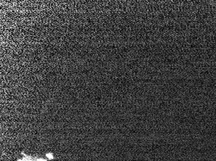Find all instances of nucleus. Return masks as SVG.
Returning a JSON list of instances; mask_svg holds the SVG:
<instances>
[{
    "label": "nucleus",
    "mask_w": 216,
    "mask_h": 161,
    "mask_svg": "<svg viewBox=\"0 0 216 161\" xmlns=\"http://www.w3.org/2000/svg\"><path fill=\"white\" fill-rule=\"evenodd\" d=\"M23 155H24V157H23L22 160L23 161H47V160H45L44 159L42 158H34L31 156H28L26 154H24V153H22Z\"/></svg>",
    "instance_id": "nucleus-1"
},
{
    "label": "nucleus",
    "mask_w": 216,
    "mask_h": 161,
    "mask_svg": "<svg viewBox=\"0 0 216 161\" xmlns=\"http://www.w3.org/2000/svg\"><path fill=\"white\" fill-rule=\"evenodd\" d=\"M46 156H47V157L49 159H50V160H52V159H54V156H53V155H52V153H47V154H46Z\"/></svg>",
    "instance_id": "nucleus-2"
},
{
    "label": "nucleus",
    "mask_w": 216,
    "mask_h": 161,
    "mask_svg": "<svg viewBox=\"0 0 216 161\" xmlns=\"http://www.w3.org/2000/svg\"><path fill=\"white\" fill-rule=\"evenodd\" d=\"M18 161H23V160H22V159H19Z\"/></svg>",
    "instance_id": "nucleus-3"
}]
</instances>
